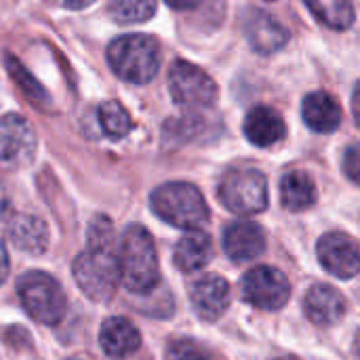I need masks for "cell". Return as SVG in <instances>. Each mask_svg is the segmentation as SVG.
I'll use <instances>...</instances> for the list:
<instances>
[{"label":"cell","instance_id":"d6a6232c","mask_svg":"<svg viewBox=\"0 0 360 360\" xmlns=\"http://www.w3.org/2000/svg\"><path fill=\"white\" fill-rule=\"evenodd\" d=\"M270 2H272V0H270Z\"/></svg>","mask_w":360,"mask_h":360},{"label":"cell","instance_id":"7402d4cb","mask_svg":"<svg viewBox=\"0 0 360 360\" xmlns=\"http://www.w3.org/2000/svg\"><path fill=\"white\" fill-rule=\"evenodd\" d=\"M97 114H99V124H101L103 133L112 139H120V137L129 135L133 129L131 114L118 101H103L99 105Z\"/></svg>","mask_w":360,"mask_h":360},{"label":"cell","instance_id":"8992f818","mask_svg":"<svg viewBox=\"0 0 360 360\" xmlns=\"http://www.w3.org/2000/svg\"><path fill=\"white\" fill-rule=\"evenodd\" d=\"M221 205L236 215H255L268 207V181L255 169H234L219 184Z\"/></svg>","mask_w":360,"mask_h":360},{"label":"cell","instance_id":"d6986e66","mask_svg":"<svg viewBox=\"0 0 360 360\" xmlns=\"http://www.w3.org/2000/svg\"><path fill=\"white\" fill-rule=\"evenodd\" d=\"M8 238L11 243L25 251V253H42L49 245V230H46V224L34 215H15L11 221H8Z\"/></svg>","mask_w":360,"mask_h":360},{"label":"cell","instance_id":"484cf974","mask_svg":"<svg viewBox=\"0 0 360 360\" xmlns=\"http://www.w3.org/2000/svg\"><path fill=\"white\" fill-rule=\"evenodd\" d=\"M169 6L177 8V11H192L196 8L198 4H202V0H165Z\"/></svg>","mask_w":360,"mask_h":360},{"label":"cell","instance_id":"3957f363","mask_svg":"<svg viewBox=\"0 0 360 360\" xmlns=\"http://www.w3.org/2000/svg\"><path fill=\"white\" fill-rule=\"evenodd\" d=\"M72 272L76 285L89 300L99 304L112 300L120 283L114 243H89V249L74 259Z\"/></svg>","mask_w":360,"mask_h":360},{"label":"cell","instance_id":"7a4b0ae2","mask_svg":"<svg viewBox=\"0 0 360 360\" xmlns=\"http://www.w3.org/2000/svg\"><path fill=\"white\" fill-rule=\"evenodd\" d=\"M162 53L156 38L146 34H127L110 42L108 63L112 72L135 84L150 82L160 70Z\"/></svg>","mask_w":360,"mask_h":360},{"label":"cell","instance_id":"44dd1931","mask_svg":"<svg viewBox=\"0 0 360 360\" xmlns=\"http://www.w3.org/2000/svg\"><path fill=\"white\" fill-rule=\"evenodd\" d=\"M308 8L329 27L348 30L354 23V6L350 0H304Z\"/></svg>","mask_w":360,"mask_h":360},{"label":"cell","instance_id":"4fadbf2b","mask_svg":"<svg viewBox=\"0 0 360 360\" xmlns=\"http://www.w3.org/2000/svg\"><path fill=\"white\" fill-rule=\"evenodd\" d=\"M243 27L249 44L259 53H274L289 40L287 30L270 15L257 8H249L243 17Z\"/></svg>","mask_w":360,"mask_h":360},{"label":"cell","instance_id":"ba28073f","mask_svg":"<svg viewBox=\"0 0 360 360\" xmlns=\"http://www.w3.org/2000/svg\"><path fill=\"white\" fill-rule=\"evenodd\" d=\"M291 287L283 272L272 266H257L243 278V297L259 310H278L289 302Z\"/></svg>","mask_w":360,"mask_h":360},{"label":"cell","instance_id":"5b68a950","mask_svg":"<svg viewBox=\"0 0 360 360\" xmlns=\"http://www.w3.org/2000/svg\"><path fill=\"white\" fill-rule=\"evenodd\" d=\"M17 295L27 312L40 325H59L68 312V300L61 285L44 272H27L17 283Z\"/></svg>","mask_w":360,"mask_h":360},{"label":"cell","instance_id":"e0dca14e","mask_svg":"<svg viewBox=\"0 0 360 360\" xmlns=\"http://www.w3.org/2000/svg\"><path fill=\"white\" fill-rule=\"evenodd\" d=\"M302 114L306 124L316 133H331L342 122V108L329 93L316 91L304 99Z\"/></svg>","mask_w":360,"mask_h":360},{"label":"cell","instance_id":"cb8c5ba5","mask_svg":"<svg viewBox=\"0 0 360 360\" xmlns=\"http://www.w3.org/2000/svg\"><path fill=\"white\" fill-rule=\"evenodd\" d=\"M167 360H221L211 348L194 340H177L167 348Z\"/></svg>","mask_w":360,"mask_h":360},{"label":"cell","instance_id":"ffe728a7","mask_svg":"<svg viewBox=\"0 0 360 360\" xmlns=\"http://www.w3.org/2000/svg\"><path fill=\"white\" fill-rule=\"evenodd\" d=\"M281 200L289 211H306L316 202V186L304 171H291L281 181Z\"/></svg>","mask_w":360,"mask_h":360},{"label":"cell","instance_id":"4dcf8cb0","mask_svg":"<svg viewBox=\"0 0 360 360\" xmlns=\"http://www.w3.org/2000/svg\"><path fill=\"white\" fill-rule=\"evenodd\" d=\"M352 354H354V360H360V333L354 340V348H352Z\"/></svg>","mask_w":360,"mask_h":360},{"label":"cell","instance_id":"7c38bea8","mask_svg":"<svg viewBox=\"0 0 360 360\" xmlns=\"http://www.w3.org/2000/svg\"><path fill=\"white\" fill-rule=\"evenodd\" d=\"M266 249V234L253 221H234L224 232V251L226 255L236 262H253Z\"/></svg>","mask_w":360,"mask_h":360},{"label":"cell","instance_id":"5bb4252c","mask_svg":"<svg viewBox=\"0 0 360 360\" xmlns=\"http://www.w3.org/2000/svg\"><path fill=\"white\" fill-rule=\"evenodd\" d=\"M141 335L135 325L122 316L103 321L99 329V346L110 359H129L139 350Z\"/></svg>","mask_w":360,"mask_h":360},{"label":"cell","instance_id":"f1b7e54d","mask_svg":"<svg viewBox=\"0 0 360 360\" xmlns=\"http://www.w3.org/2000/svg\"><path fill=\"white\" fill-rule=\"evenodd\" d=\"M352 112H354V120L360 127V82L354 89V95H352Z\"/></svg>","mask_w":360,"mask_h":360},{"label":"cell","instance_id":"8fae6325","mask_svg":"<svg viewBox=\"0 0 360 360\" xmlns=\"http://www.w3.org/2000/svg\"><path fill=\"white\" fill-rule=\"evenodd\" d=\"M190 302L202 321H217L228 310L230 285L217 274L200 276L190 289Z\"/></svg>","mask_w":360,"mask_h":360},{"label":"cell","instance_id":"1f68e13d","mask_svg":"<svg viewBox=\"0 0 360 360\" xmlns=\"http://www.w3.org/2000/svg\"><path fill=\"white\" fill-rule=\"evenodd\" d=\"M278 360H295V359H278Z\"/></svg>","mask_w":360,"mask_h":360},{"label":"cell","instance_id":"52a82bcc","mask_svg":"<svg viewBox=\"0 0 360 360\" xmlns=\"http://www.w3.org/2000/svg\"><path fill=\"white\" fill-rule=\"evenodd\" d=\"M169 91L181 108H211L217 101L215 80L190 61H175L169 72Z\"/></svg>","mask_w":360,"mask_h":360},{"label":"cell","instance_id":"4316f807","mask_svg":"<svg viewBox=\"0 0 360 360\" xmlns=\"http://www.w3.org/2000/svg\"><path fill=\"white\" fill-rule=\"evenodd\" d=\"M59 6H63V8H72V11H80V8H86V6H91L95 0H55Z\"/></svg>","mask_w":360,"mask_h":360},{"label":"cell","instance_id":"603a6c76","mask_svg":"<svg viewBox=\"0 0 360 360\" xmlns=\"http://www.w3.org/2000/svg\"><path fill=\"white\" fill-rule=\"evenodd\" d=\"M110 15L118 23H143L156 11V0H110Z\"/></svg>","mask_w":360,"mask_h":360},{"label":"cell","instance_id":"9c48e42d","mask_svg":"<svg viewBox=\"0 0 360 360\" xmlns=\"http://www.w3.org/2000/svg\"><path fill=\"white\" fill-rule=\"evenodd\" d=\"M36 154V133L19 114L0 116V160L11 167L27 165Z\"/></svg>","mask_w":360,"mask_h":360},{"label":"cell","instance_id":"2e32d148","mask_svg":"<svg viewBox=\"0 0 360 360\" xmlns=\"http://www.w3.org/2000/svg\"><path fill=\"white\" fill-rule=\"evenodd\" d=\"M304 308L314 325L329 327L346 314V300L338 289L329 285H316L308 291Z\"/></svg>","mask_w":360,"mask_h":360},{"label":"cell","instance_id":"d4e9b609","mask_svg":"<svg viewBox=\"0 0 360 360\" xmlns=\"http://www.w3.org/2000/svg\"><path fill=\"white\" fill-rule=\"evenodd\" d=\"M344 173L350 181L360 186V143L350 146L344 154Z\"/></svg>","mask_w":360,"mask_h":360},{"label":"cell","instance_id":"9a60e30c","mask_svg":"<svg viewBox=\"0 0 360 360\" xmlns=\"http://www.w3.org/2000/svg\"><path fill=\"white\" fill-rule=\"evenodd\" d=\"M243 129H245L247 139L253 146H259V148H270V146L278 143L287 133L283 116L276 110L268 108V105L253 108L247 114Z\"/></svg>","mask_w":360,"mask_h":360},{"label":"cell","instance_id":"f546056e","mask_svg":"<svg viewBox=\"0 0 360 360\" xmlns=\"http://www.w3.org/2000/svg\"><path fill=\"white\" fill-rule=\"evenodd\" d=\"M6 209H8V196H6L4 186H2V181H0V217H4Z\"/></svg>","mask_w":360,"mask_h":360},{"label":"cell","instance_id":"277c9868","mask_svg":"<svg viewBox=\"0 0 360 360\" xmlns=\"http://www.w3.org/2000/svg\"><path fill=\"white\" fill-rule=\"evenodd\" d=\"M152 211L175 228L196 230L207 221L209 209L196 186L186 181H171L156 188L150 196Z\"/></svg>","mask_w":360,"mask_h":360},{"label":"cell","instance_id":"ac0fdd59","mask_svg":"<svg viewBox=\"0 0 360 360\" xmlns=\"http://www.w3.org/2000/svg\"><path fill=\"white\" fill-rule=\"evenodd\" d=\"M213 255L211 238L202 230H192L179 238L173 251V262L181 272H198L202 270Z\"/></svg>","mask_w":360,"mask_h":360},{"label":"cell","instance_id":"30bf717a","mask_svg":"<svg viewBox=\"0 0 360 360\" xmlns=\"http://www.w3.org/2000/svg\"><path fill=\"white\" fill-rule=\"evenodd\" d=\"M316 253L323 268L338 278H354L360 272V249L348 234H325L319 240Z\"/></svg>","mask_w":360,"mask_h":360},{"label":"cell","instance_id":"83f0119b","mask_svg":"<svg viewBox=\"0 0 360 360\" xmlns=\"http://www.w3.org/2000/svg\"><path fill=\"white\" fill-rule=\"evenodd\" d=\"M6 276H8V255H6L4 245L0 243V285L6 281Z\"/></svg>","mask_w":360,"mask_h":360},{"label":"cell","instance_id":"6da1fadb","mask_svg":"<svg viewBox=\"0 0 360 360\" xmlns=\"http://www.w3.org/2000/svg\"><path fill=\"white\" fill-rule=\"evenodd\" d=\"M120 283L131 291L146 295L160 283V266L152 234L143 226H129L116 247Z\"/></svg>","mask_w":360,"mask_h":360}]
</instances>
